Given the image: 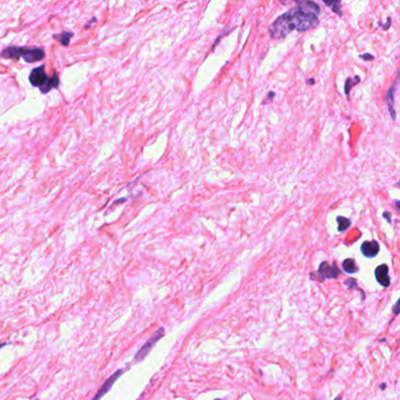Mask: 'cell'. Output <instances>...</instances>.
Returning <instances> with one entry per match:
<instances>
[{
	"mask_svg": "<svg viewBox=\"0 0 400 400\" xmlns=\"http://www.w3.org/2000/svg\"><path fill=\"white\" fill-rule=\"evenodd\" d=\"M59 84H60V79L58 77L57 74H54L52 78H50L49 80H47L46 85L44 87L40 88V91H42V93H47V92H50L51 90H53V88H57L59 87Z\"/></svg>",
	"mask_w": 400,
	"mask_h": 400,
	"instance_id": "cell-10",
	"label": "cell"
},
{
	"mask_svg": "<svg viewBox=\"0 0 400 400\" xmlns=\"http://www.w3.org/2000/svg\"><path fill=\"white\" fill-rule=\"evenodd\" d=\"M47 80H49V78H47L46 75L45 66H39L34 68L32 73L30 75V81L31 84H32V86L34 87H39V88L44 87L46 85Z\"/></svg>",
	"mask_w": 400,
	"mask_h": 400,
	"instance_id": "cell-5",
	"label": "cell"
},
{
	"mask_svg": "<svg viewBox=\"0 0 400 400\" xmlns=\"http://www.w3.org/2000/svg\"><path fill=\"white\" fill-rule=\"evenodd\" d=\"M125 371H126L125 368H119L118 371L114 372V373H113L111 377L107 379V380H105L104 384L100 386V388L98 389V392L95 393V395L93 396V399L92 400H100L102 396L106 394V393H108L109 389H111L113 387V385L116 382V380H118V379L125 373Z\"/></svg>",
	"mask_w": 400,
	"mask_h": 400,
	"instance_id": "cell-4",
	"label": "cell"
},
{
	"mask_svg": "<svg viewBox=\"0 0 400 400\" xmlns=\"http://www.w3.org/2000/svg\"><path fill=\"white\" fill-rule=\"evenodd\" d=\"M216 400H220V399H216Z\"/></svg>",
	"mask_w": 400,
	"mask_h": 400,
	"instance_id": "cell-23",
	"label": "cell"
},
{
	"mask_svg": "<svg viewBox=\"0 0 400 400\" xmlns=\"http://www.w3.org/2000/svg\"><path fill=\"white\" fill-rule=\"evenodd\" d=\"M374 275L379 284L384 286V288H387V286L391 284V279H389L388 277V266L386 264L379 265L378 268L375 269Z\"/></svg>",
	"mask_w": 400,
	"mask_h": 400,
	"instance_id": "cell-8",
	"label": "cell"
},
{
	"mask_svg": "<svg viewBox=\"0 0 400 400\" xmlns=\"http://www.w3.org/2000/svg\"><path fill=\"white\" fill-rule=\"evenodd\" d=\"M398 307H399V302H396L394 305V309H393V312H394V314H398Z\"/></svg>",
	"mask_w": 400,
	"mask_h": 400,
	"instance_id": "cell-18",
	"label": "cell"
},
{
	"mask_svg": "<svg viewBox=\"0 0 400 400\" xmlns=\"http://www.w3.org/2000/svg\"><path fill=\"white\" fill-rule=\"evenodd\" d=\"M343 269L345 272L347 273H354L358 271V266H357V263L353 258H347L345 259L343 262Z\"/></svg>",
	"mask_w": 400,
	"mask_h": 400,
	"instance_id": "cell-11",
	"label": "cell"
},
{
	"mask_svg": "<svg viewBox=\"0 0 400 400\" xmlns=\"http://www.w3.org/2000/svg\"><path fill=\"white\" fill-rule=\"evenodd\" d=\"M396 87H398V84H396V81H395L394 85H393V86L388 90V92H387V97H386V100H387V104H388L389 113H391V115H392V119H393V120L395 119V111H394V93H395Z\"/></svg>",
	"mask_w": 400,
	"mask_h": 400,
	"instance_id": "cell-9",
	"label": "cell"
},
{
	"mask_svg": "<svg viewBox=\"0 0 400 400\" xmlns=\"http://www.w3.org/2000/svg\"><path fill=\"white\" fill-rule=\"evenodd\" d=\"M163 336H165V329H163V327H160V329L153 334L152 338H149V339L143 344V346L138 351V353H136L134 357V363H140V361H142L143 359L148 355L149 352L152 351V348L155 346L157 341L161 339Z\"/></svg>",
	"mask_w": 400,
	"mask_h": 400,
	"instance_id": "cell-3",
	"label": "cell"
},
{
	"mask_svg": "<svg viewBox=\"0 0 400 400\" xmlns=\"http://www.w3.org/2000/svg\"><path fill=\"white\" fill-rule=\"evenodd\" d=\"M384 216H385L386 220H387V221L389 222V223H391V218H389V214L387 213V211H385V213H384Z\"/></svg>",
	"mask_w": 400,
	"mask_h": 400,
	"instance_id": "cell-20",
	"label": "cell"
},
{
	"mask_svg": "<svg viewBox=\"0 0 400 400\" xmlns=\"http://www.w3.org/2000/svg\"><path fill=\"white\" fill-rule=\"evenodd\" d=\"M360 58L365 60H373V56H371V54H364V56H360Z\"/></svg>",
	"mask_w": 400,
	"mask_h": 400,
	"instance_id": "cell-17",
	"label": "cell"
},
{
	"mask_svg": "<svg viewBox=\"0 0 400 400\" xmlns=\"http://www.w3.org/2000/svg\"><path fill=\"white\" fill-rule=\"evenodd\" d=\"M320 8L313 2H298L295 8L278 17L270 26L269 33L272 39H282L292 31H307L319 23Z\"/></svg>",
	"mask_w": 400,
	"mask_h": 400,
	"instance_id": "cell-1",
	"label": "cell"
},
{
	"mask_svg": "<svg viewBox=\"0 0 400 400\" xmlns=\"http://www.w3.org/2000/svg\"><path fill=\"white\" fill-rule=\"evenodd\" d=\"M94 22H97V18H92V20H91V22H90V23H88V24H87V25H86V26H85V29H87V27H88V26H91V25H92V24H93Z\"/></svg>",
	"mask_w": 400,
	"mask_h": 400,
	"instance_id": "cell-19",
	"label": "cell"
},
{
	"mask_svg": "<svg viewBox=\"0 0 400 400\" xmlns=\"http://www.w3.org/2000/svg\"><path fill=\"white\" fill-rule=\"evenodd\" d=\"M4 59H19L24 58L26 63H36L45 58V52L40 47H17L10 46L0 53Z\"/></svg>",
	"mask_w": 400,
	"mask_h": 400,
	"instance_id": "cell-2",
	"label": "cell"
},
{
	"mask_svg": "<svg viewBox=\"0 0 400 400\" xmlns=\"http://www.w3.org/2000/svg\"><path fill=\"white\" fill-rule=\"evenodd\" d=\"M318 273L322 276L323 279H330V278H337V277L340 275V271L339 269L337 268L336 264L330 265L327 262H323L322 264L319 265Z\"/></svg>",
	"mask_w": 400,
	"mask_h": 400,
	"instance_id": "cell-6",
	"label": "cell"
},
{
	"mask_svg": "<svg viewBox=\"0 0 400 400\" xmlns=\"http://www.w3.org/2000/svg\"><path fill=\"white\" fill-rule=\"evenodd\" d=\"M345 284H351V286H348V289L352 290V289H357V281L355 279H348V281L345 282Z\"/></svg>",
	"mask_w": 400,
	"mask_h": 400,
	"instance_id": "cell-16",
	"label": "cell"
},
{
	"mask_svg": "<svg viewBox=\"0 0 400 400\" xmlns=\"http://www.w3.org/2000/svg\"><path fill=\"white\" fill-rule=\"evenodd\" d=\"M337 222H338V231H340V232L345 231L351 225V221L348 220V218L343 217V216H338Z\"/></svg>",
	"mask_w": 400,
	"mask_h": 400,
	"instance_id": "cell-13",
	"label": "cell"
},
{
	"mask_svg": "<svg viewBox=\"0 0 400 400\" xmlns=\"http://www.w3.org/2000/svg\"><path fill=\"white\" fill-rule=\"evenodd\" d=\"M359 81H360V78H359V77H355L354 80H353V79H351V78L347 79L346 85H345V93H346L347 97H348V94H350V88L355 86V84H358Z\"/></svg>",
	"mask_w": 400,
	"mask_h": 400,
	"instance_id": "cell-14",
	"label": "cell"
},
{
	"mask_svg": "<svg viewBox=\"0 0 400 400\" xmlns=\"http://www.w3.org/2000/svg\"><path fill=\"white\" fill-rule=\"evenodd\" d=\"M73 37V33L72 32H63L61 34H54V38H56L57 40H59V42L63 44L64 46H68L70 45V42H71V38Z\"/></svg>",
	"mask_w": 400,
	"mask_h": 400,
	"instance_id": "cell-12",
	"label": "cell"
},
{
	"mask_svg": "<svg viewBox=\"0 0 400 400\" xmlns=\"http://www.w3.org/2000/svg\"><path fill=\"white\" fill-rule=\"evenodd\" d=\"M326 5L331 6V8H332L333 12H337L338 15L341 16V12L339 11V10H340V3L339 2H336V3H329V2H327Z\"/></svg>",
	"mask_w": 400,
	"mask_h": 400,
	"instance_id": "cell-15",
	"label": "cell"
},
{
	"mask_svg": "<svg viewBox=\"0 0 400 400\" xmlns=\"http://www.w3.org/2000/svg\"><path fill=\"white\" fill-rule=\"evenodd\" d=\"M336 400H341V396H340V395H339V396H338V398H337V399H336Z\"/></svg>",
	"mask_w": 400,
	"mask_h": 400,
	"instance_id": "cell-22",
	"label": "cell"
},
{
	"mask_svg": "<svg viewBox=\"0 0 400 400\" xmlns=\"http://www.w3.org/2000/svg\"><path fill=\"white\" fill-rule=\"evenodd\" d=\"M9 343L8 341H6V343H0V348H3L4 346H6V345H8Z\"/></svg>",
	"mask_w": 400,
	"mask_h": 400,
	"instance_id": "cell-21",
	"label": "cell"
},
{
	"mask_svg": "<svg viewBox=\"0 0 400 400\" xmlns=\"http://www.w3.org/2000/svg\"><path fill=\"white\" fill-rule=\"evenodd\" d=\"M379 249H380V247H379V243L377 241H366L361 244L360 251L365 257L373 258L378 255Z\"/></svg>",
	"mask_w": 400,
	"mask_h": 400,
	"instance_id": "cell-7",
	"label": "cell"
}]
</instances>
